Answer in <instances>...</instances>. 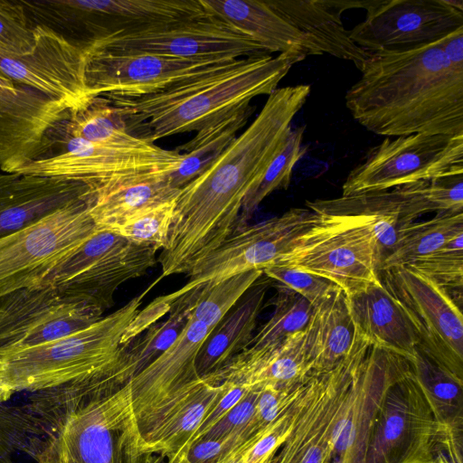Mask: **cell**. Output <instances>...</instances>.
I'll list each match as a JSON object with an SVG mask.
<instances>
[{"label":"cell","mask_w":463,"mask_h":463,"mask_svg":"<svg viewBox=\"0 0 463 463\" xmlns=\"http://www.w3.org/2000/svg\"><path fill=\"white\" fill-rule=\"evenodd\" d=\"M34 46L23 55L0 52V75L63 102L74 112L90 99L86 82L88 48L52 29L34 25Z\"/></svg>","instance_id":"obj_20"},{"label":"cell","mask_w":463,"mask_h":463,"mask_svg":"<svg viewBox=\"0 0 463 463\" xmlns=\"http://www.w3.org/2000/svg\"><path fill=\"white\" fill-rule=\"evenodd\" d=\"M179 192L171 185L167 172L155 173L95 194L90 215L99 229L110 230L145 208L175 198Z\"/></svg>","instance_id":"obj_34"},{"label":"cell","mask_w":463,"mask_h":463,"mask_svg":"<svg viewBox=\"0 0 463 463\" xmlns=\"http://www.w3.org/2000/svg\"><path fill=\"white\" fill-rule=\"evenodd\" d=\"M319 215L307 208H291L283 214L236 230L216 250L198 260L188 271L186 291L217 282L234 274L274 264L292 250Z\"/></svg>","instance_id":"obj_16"},{"label":"cell","mask_w":463,"mask_h":463,"mask_svg":"<svg viewBox=\"0 0 463 463\" xmlns=\"http://www.w3.org/2000/svg\"><path fill=\"white\" fill-rule=\"evenodd\" d=\"M306 58L290 52L238 59L232 65L138 96L105 94L123 115L128 131L148 143L199 131L218 119L269 95L291 67Z\"/></svg>","instance_id":"obj_3"},{"label":"cell","mask_w":463,"mask_h":463,"mask_svg":"<svg viewBox=\"0 0 463 463\" xmlns=\"http://www.w3.org/2000/svg\"><path fill=\"white\" fill-rule=\"evenodd\" d=\"M404 186L392 190L307 201V209L322 216L347 217L365 224L377 241L382 262L393 249L402 230ZM382 265V264H381Z\"/></svg>","instance_id":"obj_31"},{"label":"cell","mask_w":463,"mask_h":463,"mask_svg":"<svg viewBox=\"0 0 463 463\" xmlns=\"http://www.w3.org/2000/svg\"><path fill=\"white\" fill-rule=\"evenodd\" d=\"M213 332L192 317L175 342L129 383L137 419L147 410L200 378L196 358L203 342Z\"/></svg>","instance_id":"obj_26"},{"label":"cell","mask_w":463,"mask_h":463,"mask_svg":"<svg viewBox=\"0 0 463 463\" xmlns=\"http://www.w3.org/2000/svg\"><path fill=\"white\" fill-rule=\"evenodd\" d=\"M345 297L355 327L371 344L407 361L412 358L419 345L418 337L381 278Z\"/></svg>","instance_id":"obj_29"},{"label":"cell","mask_w":463,"mask_h":463,"mask_svg":"<svg viewBox=\"0 0 463 463\" xmlns=\"http://www.w3.org/2000/svg\"><path fill=\"white\" fill-rule=\"evenodd\" d=\"M169 317L150 326L141 336L124 345L116 364L102 374L71 384L79 398L115 391L140 373L160 356L176 339L186 324L188 313L184 305L174 301Z\"/></svg>","instance_id":"obj_30"},{"label":"cell","mask_w":463,"mask_h":463,"mask_svg":"<svg viewBox=\"0 0 463 463\" xmlns=\"http://www.w3.org/2000/svg\"><path fill=\"white\" fill-rule=\"evenodd\" d=\"M304 131V127L291 128L280 151L270 162L258 183L246 194L236 230L247 225V222L265 197L275 190L288 187L293 168L305 154L302 146Z\"/></svg>","instance_id":"obj_40"},{"label":"cell","mask_w":463,"mask_h":463,"mask_svg":"<svg viewBox=\"0 0 463 463\" xmlns=\"http://www.w3.org/2000/svg\"><path fill=\"white\" fill-rule=\"evenodd\" d=\"M42 444L50 454L52 463H82L61 433L48 435Z\"/></svg>","instance_id":"obj_50"},{"label":"cell","mask_w":463,"mask_h":463,"mask_svg":"<svg viewBox=\"0 0 463 463\" xmlns=\"http://www.w3.org/2000/svg\"><path fill=\"white\" fill-rule=\"evenodd\" d=\"M175 198L145 208L119 225L106 231L133 243L162 250L168 241Z\"/></svg>","instance_id":"obj_42"},{"label":"cell","mask_w":463,"mask_h":463,"mask_svg":"<svg viewBox=\"0 0 463 463\" xmlns=\"http://www.w3.org/2000/svg\"><path fill=\"white\" fill-rule=\"evenodd\" d=\"M93 198L73 202L40 221L0 238V298L42 285L62 260L96 232Z\"/></svg>","instance_id":"obj_7"},{"label":"cell","mask_w":463,"mask_h":463,"mask_svg":"<svg viewBox=\"0 0 463 463\" xmlns=\"http://www.w3.org/2000/svg\"><path fill=\"white\" fill-rule=\"evenodd\" d=\"M433 463H463V435L450 431L439 449Z\"/></svg>","instance_id":"obj_51"},{"label":"cell","mask_w":463,"mask_h":463,"mask_svg":"<svg viewBox=\"0 0 463 463\" xmlns=\"http://www.w3.org/2000/svg\"><path fill=\"white\" fill-rule=\"evenodd\" d=\"M408 363L439 419L449 430L463 433V380L439 366L418 346Z\"/></svg>","instance_id":"obj_39"},{"label":"cell","mask_w":463,"mask_h":463,"mask_svg":"<svg viewBox=\"0 0 463 463\" xmlns=\"http://www.w3.org/2000/svg\"><path fill=\"white\" fill-rule=\"evenodd\" d=\"M446 288L463 286V249L444 245L440 250L405 266Z\"/></svg>","instance_id":"obj_46"},{"label":"cell","mask_w":463,"mask_h":463,"mask_svg":"<svg viewBox=\"0 0 463 463\" xmlns=\"http://www.w3.org/2000/svg\"><path fill=\"white\" fill-rule=\"evenodd\" d=\"M221 390L200 377L147 410L137 419L142 453L167 456L189 447Z\"/></svg>","instance_id":"obj_23"},{"label":"cell","mask_w":463,"mask_h":463,"mask_svg":"<svg viewBox=\"0 0 463 463\" xmlns=\"http://www.w3.org/2000/svg\"><path fill=\"white\" fill-rule=\"evenodd\" d=\"M254 112L249 105L197 131L193 139L178 146L181 160L175 169L167 172L168 180L181 189L204 172L237 137Z\"/></svg>","instance_id":"obj_35"},{"label":"cell","mask_w":463,"mask_h":463,"mask_svg":"<svg viewBox=\"0 0 463 463\" xmlns=\"http://www.w3.org/2000/svg\"><path fill=\"white\" fill-rule=\"evenodd\" d=\"M205 14L250 37L269 53L321 55L318 47L266 0H199Z\"/></svg>","instance_id":"obj_28"},{"label":"cell","mask_w":463,"mask_h":463,"mask_svg":"<svg viewBox=\"0 0 463 463\" xmlns=\"http://www.w3.org/2000/svg\"><path fill=\"white\" fill-rule=\"evenodd\" d=\"M119 54L149 53L184 59L247 58L270 54L222 21L203 17L103 39L87 47Z\"/></svg>","instance_id":"obj_17"},{"label":"cell","mask_w":463,"mask_h":463,"mask_svg":"<svg viewBox=\"0 0 463 463\" xmlns=\"http://www.w3.org/2000/svg\"><path fill=\"white\" fill-rule=\"evenodd\" d=\"M175 299V293L168 296L160 297L153 303H151L150 306L144 309L141 313L138 312L134 320L125 331L122 336L121 345H126L131 342L135 337L146 330V328H148L150 326L154 325L153 321H156L165 313H168Z\"/></svg>","instance_id":"obj_49"},{"label":"cell","mask_w":463,"mask_h":463,"mask_svg":"<svg viewBox=\"0 0 463 463\" xmlns=\"http://www.w3.org/2000/svg\"><path fill=\"white\" fill-rule=\"evenodd\" d=\"M156 251L97 227L93 235L58 264L42 285L105 312L114 304L120 285L154 266Z\"/></svg>","instance_id":"obj_8"},{"label":"cell","mask_w":463,"mask_h":463,"mask_svg":"<svg viewBox=\"0 0 463 463\" xmlns=\"http://www.w3.org/2000/svg\"><path fill=\"white\" fill-rule=\"evenodd\" d=\"M92 197L90 189L79 182L0 171V238Z\"/></svg>","instance_id":"obj_25"},{"label":"cell","mask_w":463,"mask_h":463,"mask_svg":"<svg viewBox=\"0 0 463 463\" xmlns=\"http://www.w3.org/2000/svg\"><path fill=\"white\" fill-rule=\"evenodd\" d=\"M463 167V135L424 133L386 137L348 174L342 195L430 181Z\"/></svg>","instance_id":"obj_13"},{"label":"cell","mask_w":463,"mask_h":463,"mask_svg":"<svg viewBox=\"0 0 463 463\" xmlns=\"http://www.w3.org/2000/svg\"><path fill=\"white\" fill-rule=\"evenodd\" d=\"M49 435L61 433L82 463H145L130 383L65 405Z\"/></svg>","instance_id":"obj_6"},{"label":"cell","mask_w":463,"mask_h":463,"mask_svg":"<svg viewBox=\"0 0 463 463\" xmlns=\"http://www.w3.org/2000/svg\"><path fill=\"white\" fill-rule=\"evenodd\" d=\"M312 374L303 329L277 345L257 350L246 348L205 377L214 383L230 382L258 391L266 386L292 388Z\"/></svg>","instance_id":"obj_24"},{"label":"cell","mask_w":463,"mask_h":463,"mask_svg":"<svg viewBox=\"0 0 463 463\" xmlns=\"http://www.w3.org/2000/svg\"><path fill=\"white\" fill-rule=\"evenodd\" d=\"M262 272L281 287L303 297L313 307H318L341 289L326 279L285 265L273 264L263 269Z\"/></svg>","instance_id":"obj_45"},{"label":"cell","mask_w":463,"mask_h":463,"mask_svg":"<svg viewBox=\"0 0 463 463\" xmlns=\"http://www.w3.org/2000/svg\"><path fill=\"white\" fill-rule=\"evenodd\" d=\"M237 60L228 57L184 59L149 53L119 54L88 49V92L90 99L105 94L138 96L156 93L229 67Z\"/></svg>","instance_id":"obj_19"},{"label":"cell","mask_w":463,"mask_h":463,"mask_svg":"<svg viewBox=\"0 0 463 463\" xmlns=\"http://www.w3.org/2000/svg\"><path fill=\"white\" fill-rule=\"evenodd\" d=\"M103 313L49 286L14 291L0 298V354L60 339L97 322Z\"/></svg>","instance_id":"obj_18"},{"label":"cell","mask_w":463,"mask_h":463,"mask_svg":"<svg viewBox=\"0 0 463 463\" xmlns=\"http://www.w3.org/2000/svg\"><path fill=\"white\" fill-rule=\"evenodd\" d=\"M345 105L369 131L386 137L463 135V67L440 40L402 52L371 53Z\"/></svg>","instance_id":"obj_2"},{"label":"cell","mask_w":463,"mask_h":463,"mask_svg":"<svg viewBox=\"0 0 463 463\" xmlns=\"http://www.w3.org/2000/svg\"><path fill=\"white\" fill-rule=\"evenodd\" d=\"M34 25L21 1L0 0V52L12 55L31 52Z\"/></svg>","instance_id":"obj_44"},{"label":"cell","mask_w":463,"mask_h":463,"mask_svg":"<svg viewBox=\"0 0 463 463\" xmlns=\"http://www.w3.org/2000/svg\"><path fill=\"white\" fill-rule=\"evenodd\" d=\"M149 289L85 328L44 345L0 354V402L109 370L122 353V336Z\"/></svg>","instance_id":"obj_4"},{"label":"cell","mask_w":463,"mask_h":463,"mask_svg":"<svg viewBox=\"0 0 463 463\" xmlns=\"http://www.w3.org/2000/svg\"><path fill=\"white\" fill-rule=\"evenodd\" d=\"M319 216L274 264L326 279L345 295L379 281L382 258L371 230L352 218Z\"/></svg>","instance_id":"obj_10"},{"label":"cell","mask_w":463,"mask_h":463,"mask_svg":"<svg viewBox=\"0 0 463 463\" xmlns=\"http://www.w3.org/2000/svg\"><path fill=\"white\" fill-rule=\"evenodd\" d=\"M63 149L13 173L61 178L87 185L93 194L155 173L175 169L181 154L151 143L125 146L90 143L63 133Z\"/></svg>","instance_id":"obj_9"},{"label":"cell","mask_w":463,"mask_h":463,"mask_svg":"<svg viewBox=\"0 0 463 463\" xmlns=\"http://www.w3.org/2000/svg\"><path fill=\"white\" fill-rule=\"evenodd\" d=\"M35 24L45 25L88 47L103 39L135 33L206 15L199 0L21 1Z\"/></svg>","instance_id":"obj_5"},{"label":"cell","mask_w":463,"mask_h":463,"mask_svg":"<svg viewBox=\"0 0 463 463\" xmlns=\"http://www.w3.org/2000/svg\"><path fill=\"white\" fill-rule=\"evenodd\" d=\"M36 426L24 406L0 402V463H14L20 451H29Z\"/></svg>","instance_id":"obj_43"},{"label":"cell","mask_w":463,"mask_h":463,"mask_svg":"<svg viewBox=\"0 0 463 463\" xmlns=\"http://www.w3.org/2000/svg\"><path fill=\"white\" fill-rule=\"evenodd\" d=\"M268 288V281L255 283L236 308L206 338L196 358V371L200 377L215 373L248 346Z\"/></svg>","instance_id":"obj_33"},{"label":"cell","mask_w":463,"mask_h":463,"mask_svg":"<svg viewBox=\"0 0 463 463\" xmlns=\"http://www.w3.org/2000/svg\"><path fill=\"white\" fill-rule=\"evenodd\" d=\"M380 278L408 317L418 347L463 380V317L448 290L408 267H396Z\"/></svg>","instance_id":"obj_14"},{"label":"cell","mask_w":463,"mask_h":463,"mask_svg":"<svg viewBox=\"0 0 463 463\" xmlns=\"http://www.w3.org/2000/svg\"><path fill=\"white\" fill-rule=\"evenodd\" d=\"M60 128L69 137L95 144L135 146L146 143L128 133L121 112L102 96L71 112Z\"/></svg>","instance_id":"obj_38"},{"label":"cell","mask_w":463,"mask_h":463,"mask_svg":"<svg viewBox=\"0 0 463 463\" xmlns=\"http://www.w3.org/2000/svg\"><path fill=\"white\" fill-rule=\"evenodd\" d=\"M31 456L34 458L37 463H52L50 454L44 449L42 442Z\"/></svg>","instance_id":"obj_53"},{"label":"cell","mask_w":463,"mask_h":463,"mask_svg":"<svg viewBox=\"0 0 463 463\" xmlns=\"http://www.w3.org/2000/svg\"><path fill=\"white\" fill-rule=\"evenodd\" d=\"M410 371L407 360L371 344L354 372L335 428L332 463H366L384 397Z\"/></svg>","instance_id":"obj_21"},{"label":"cell","mask_w":463,"mask_h":463,"mask_svg":"<svg viewBox=\"0 0 463 463\" xmlns=\"http://www.w3.org/2000/svg\"><path fill=\"white\" fill-rule=\"evenodd\" d=\"M258 392L259 390L249 391L245 396L201 439H222L241 432H248L250 435L256 433L257 431L253 427L252 419Z\"/></svg>","instance_id":"obj_47"},{"label":"cell","mask_w":463,"mask_h":463,"mask_svg":"<svg viewBox=\"0 0 463 463\" xmlns=\"http://www.w3.org/2000/svg\"><path fill=\"white\" fill-rule=\"evenodd\" d=\"M241 444L233 448L215 463H240L239 452ZM186 449L187 446L184 447L177 452L167 456L147 455L145 463H189L186 458Z\"/></svg>","instance_id":"obj_52"},{"label":"cell","mask_w":463,"mask_h":463,"mask_svg":"<svg viewBox=\"0 0 463 463\" xmlns=\"http://www.w3.org/2000/svg\"><path fill=\"white\" fill-rule=\"evenodd\" d=\"M364 9L349 37L369 53L414 49L463 27L461 0H369Z\"/></svg>","instance_id":"obj_15"},{"label":"cell","mask_w":463,"mask_h":463,"mask_svg":"<svg viewBox=\"0 0 463 463\" xmlns=\"http://www.w3.org/2000/svg\"><path fill=\"white\" fill-rule=\"evenodd\" d=\"M273 305L271 317L253 335L246 348L257 350L274 345L302 331L314 308L303 297L281 286Z\"/></svg>","instance_id":"obj_41"},{"label":"cell","mask_w":463,"mask_h":463,"mask_svg":"<svg viewBox=\"0 0 463 463\" xmlns=\"http://www.w3.org/2000/svg\"><path fill=\"white\" fill-rule=\"evenodd\" d=\"M304 331L313 374L338 364L349 353L355 336L345 294L340 289L314 307Z\"/></svg>","instance_id":"obj_32"},{"label":"cell","mask_w":463,"mask_h":463,"mask_svg":"<svg viewBox=\"0 0 463 463\" xmlns=\"http://www.w3.org/2000/svg\"><path fill=\"white\" fill-rule=\"evenodd\" d=\"M220 383H222L221 392L207 412L192 443L203 438L249 392L243 386L233 383L222 382Z\"/></svg>","instance_id":"obj_48"},{"label":"cell","mask_w":463,"mask_h":463,"mask_svg":"<svg viewBox=\"0 0 463 463\" xmlns=\"http://www.w3.org/2000/svg\"><path fill=\"white\" fill-rule=\"evenodd\" d=\"M370 341L355 327L347 355L331 370L312 374L295 422L271 463H332L334 439L354 372Z\"/></svg>","instance_id":"obj_11"},{"label":"cell","mask_w":463,"mask_h":463,"mask_svg":"<svg viewBox=\"0 0 463 463\" xmlns=\"http://www.w3.org/2000/svg\"><path fill=\"white\" fill-rule=\"evenodd\" d=\"M309 85L277 88L250 126L175 198L162 277L188 273L237 229L246 194L282 148Z\"/></svg>","instance_id":"obj_1"},{"label":"cell","mask_w":463,"mask_h":463,"mask_svg":"<svg viewBox=\"0 0 463 463\" xmlns=\"http://www.w3.org/2000/svg\"><path fill=\"white\" fill-rule=\"evenodd\" d=\"M451 430L439 419L411 370L384 397L366 463H433Z\"/></svg>","instance_id":"obj_12"},{"label":"cell","mask_w":463,"mask_h":463,"mask_svg":"<svg viewBox=\"0 0 463 463\" xmlns=\"http://www.w3.org/2000/svg\"><path fill=\"white\" fill-rule=\"evenodd\" d=\"M463 232V210L439 212L424 222L403 228L389 255L383 260V270L411 264L416 260L440 250L454 236Z\"/></svg>","instance_id":"obj_37"},{"label":"cell","mask_w":463,"mask_h":463,"mask_svg":"<svg viewBox=\"0 0 463 463\" xmlns=\"http://www.w3.org/2000/svg\"><path fill=\"white\" fill-rule=\"evenodd\" d=\"M295 28L308 37L320 50L338 59L353 62L361 71L370 57L349 37L342 14L350 8H365L369 1L343 0H266Z\"/></svg>","instance_id":"obj_27"},{"label":"cell","mask_w":463,"mask_h":463,"mask_svg":"<svg viewBox=\"0 0 463 463\" xmlns=\"http://www.w3.org/2000/svg\"><path fill=\"white\" fill-rule=\"evenodd\" d=\"M70 114L61 100L0 75V171L43 157L51 131Z\"/></svg>","instance_id":"obj_22"},{"label":"cell","mask_w":463,"mask_h":463,"mask_svg":"<svg viewBox=\"0 0 463 463\" xmlns=\"http://www.w3.org/2000/svg\"><path fill=\"white\" fill-rule=\"evenodd\" d=\"M262 274L260 269H251L186 291L179 289L175 292V300L186 307L189 317L203 323L213 331Z\"/></svg>","instance_id":"obj_36"}]
</instances>
